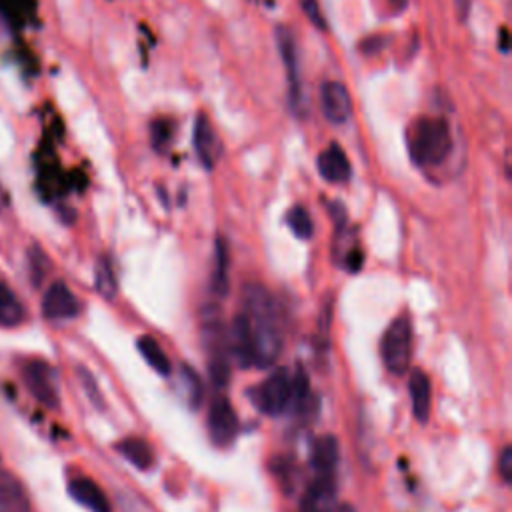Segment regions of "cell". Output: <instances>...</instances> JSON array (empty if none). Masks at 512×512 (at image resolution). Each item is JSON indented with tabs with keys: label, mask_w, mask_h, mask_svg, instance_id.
Instances as JSON below:
<instances>
[{
	"label": "cell",
	"mask_w": 512,
	"mask_h": 512,
	"mask_svg": "<svg viewBox=\"0 0 512 512\" xmlns=\"http://www.w3.org/2000/svg\"><path fill=\"white\" fill-rule=\"evenodd\" d=\"M228 352L240 368L254 366V340L246 316L240 312L234 316L228 332Z\"/></svg>",
	"instance_id": "7c38bea8"
},
{
	"label": "cell",
	"mask_w": 512,
	"mask_h": 512,
	"mask_svg": "<svg viewBox=\"0 0 512 512\" xmlns=\"http://www.w3.org/2000/svg\"><path fill=\"white\" fill-rule=\"evenodd\" d=\"M68 494L90 512H110V502L106 494L90 478H74L68 484Z\"/></svg>",
	"instance_id": "9a60e30c"
},
{
	"label": "cell",
	"mask_w": 512,
	"mask_h": 512,
	"mask_svg": "<svg viewBox=\"0 0 512 512\" xmlns=\"http://www.w3.org/2000/svg\"><path fill=\"white\" fill-rule=\"evenodd\" d=\"M26 310L16 292L0 280V326L2 328H14L24 322Z\"/></svg>",
	"instance_id": "d6986e66"
},
{
	"label": "cell",
	"mask_w": 512,
	"mask_h": 512,
	"mask_svg": "<svg viewBox=\"0 0 512 512\" xmlns=\"http://www.w3.org/2000/svg\"><path fill=\"white\" fill-rule=\"evenodd\" d=\"M338 442L334 436H322L312 450V468L316 476H334L338 466Z\"/></svg>",
	"instance_id": "ac0fdd59"
},
{
	"label": "cell",
	"mask_w": 512,
	"mask_h": 512,
	"mask_svg": "<svg viewBox=\"0 0 512 512\" xmlns=\"http://www.w3.org/2000/svg\"><path fill=\"white\" fill-rule=\"evenodd\" d=\"M316 168H318V174L332 184L348 182L352 174L348 156L338 144H330L324 152H320L316 160Z\"/></svg>",
	"instance_id": "4fadbf2b"
},
{
	"label": "cell",
	"mask_w": 512,
	"mask_h": 512,
	"mask_svg": "<svg viewBox=\"0 0 512 512\" xmlns=\"http://www.w3.org/2000/svg\"><path fill=\"white\" fill-rule=\"evenodd\" d=\"M48 268H50V262H48L46 254L42 252V248L32 246L28 250V270H30V280H32L34 286L42 284Z\"/></svg>",
	"instance_id": "d4e9b609"
},
{
	"label": "cell",
	"mask_w": 512,
	"mask_h": 512,
	"mask_svg": "<svg viewBox=\"0 0 512 512\" xmlns=\"http://www.w3.org/2000/svg\"><path fill=\"white\" fill-rule=\"evenodd\" d=\"M498 472L506 484L512 482V448L510 446H504V450L498 456Z\"/></svg>",
	"instance_id": "f1b7e54d"
},
{
	"label": "cell",
	"mask_w": 512,
	"mask_h": 512,
	"mask_svg": "<svg viewBox=\"0 0 512 512\" xmlns=\"http://www.w3.org/2000/svg\"><path fill=\"white\" fill-rule=\"evenodd\" d=\"M276 40H278V50H280V58L284 64V72H286V84H288V102L290 108L294 112H298L302 108V78H300V62H298V52H296V42L290 34V30L286 28H278L276 30Z\"/></svg>",
	"instance_id": "52a82bcc"
},
{
	"label": "cell",
	"mask_w": 512,
	"mask_h": 512,
	"mask_svg": "<svg viewBox=\"0 0 512 512\" xmlns=\"http://www.w3.org/2000/svg\"><path fill=\"white\" fill-rule=\"evenodd\" d=\"M286 222H288L290 230L294 232V236H298L300 240H308L312 236L314 224L304 206H292L286 214Z\"/></svg>",
	"instance_id": "cb8c5ba5"
},
{
	"label": "cell",
	"mask_w": 512,
	"mask_h": 512,
	"mask_svg": "<svg viewBox=\"0 0 512 512\" xmlns=\"http://www.w3.org/2000/svg\"><path fill=\"white\" fill-rule=\"evenodd\" d=\"M0 512H30V500L22 482L0 464Z\"/></svg>",
	"instance_id": "5bb4252c"
},
{
	"label": "cell",
	"mask_w": 512,
	"mask_h": 512,
	"mask_svg": "<svg viewBox=\"0 0 512 512\" xmlns=\"http://www.w3.org/2000/svg\"><path fill=\"white\" fill-rule=\"evenodd\" d=\"M194 148L198 154V160L202 162V166L206 170H210L214 166V162L218 160V138L212 130V124L208 122L206 116H198L196 124H194Z\"/></svg>",
	"instance_id": "e0dca14e"
},
{
	"label": "cell",
	"mask_w": 512,
	"mask_h": 512,
	"mask_svg": "<svg viewBox=\"0 0 512 512\" xmlns=\"http://www.w3.org/2000/svg\"><path fill=\"white\" fill-rule=\"evenodd\" d=\"M298 2H300L302 12L306 14V18H308L316 28L324 30V28H326V20H324V16H322V10H320L318 0H298Z\"/></svg>",
	"instance_id": "83f0119b"
},
{
	"label": "cell",
	"mask_w": 512,
	"mask_h": 512,
	"mask_svg": "<svg viewBox=\"0 0 512 512\" xmlns=\"http://www.w3.org/2000/svg\"><path fill=\"white\" fill-rule=\"evenodd\" d=\"M336 512H354V510H350V508H348V506H342V508H340V510H338V508H336Z\"/></svg>",
	"instance_id": "d6a6232c"
},
{
	"label": "cell",
	"mask_w": 512,
	"mask_h": 512,
	"mask_svg": "<svg viewBox=\"0 0 512 512\" xmlns=\"http://www.w3.org/2000/svg\"><path fill=\"white\" fill-rule=\"evenodd\" d=\"M382 362L388 372L400 376L406 372L412 356V326L406 316H398L386 328L380 342Z\"/></svg>",
	"instance_id": "277c9868"
},
{
	"label": "cell",
	"mask_w": 512,
	"mask_h": 512,
	"mask_svg": "<svg viewBox=\"0 0 512 512\" xmlns=\"http://www.w3.org/2000/svg\"><path fill=\"white\" fill-rule=\"evenodd\" d=\"M94 286L96 290L100 292L102 298L106 300H112L116 296V290H118V284H116V276H114V270H112V264L108 258H98L96 262V268H94Z\"/></svg>",
	"instance_id": "603a6c76"
},
{
	"label": "cell",
	"mask_w": 512,
	"mask_h": 512,
	"mask_svg": "<svg viewBox=\"0 0 512 512\" xmlns=\"http://www.w3.org/2000/svg\"><path fill=\"white\" fill-rule=\"evenodd\" d=\"M138 350L142 354V358L160 374H170V360L164 354V350L160 348V344L152 338V336H140L138 338Z\"/></svg>",
	"instance_id": "7402d4cb"
},
{
	"label": "cell",
	"mask_w": 512,
	"mask_h": 512,
	"mask_svg": "<svg viewBox=\"0 0 512 512\" xmlns=\"http://www.w3.org/2000/svg\"><path fill=\"white\" fill-rule=\"evenodd\" d=\"M80 376H82V382H84V388H86V392L90 394V398H92V402L94 404H102V396H100V392H98V386H96V382H94V378L90 376V372H86L84 368L80 370Z\"/></svg>",
	"instance_id": "f546056e"
},
{
	"label": "cell",
	"mask_w": 512,
	"mask_h": 512,
	"mask_svg": "<svg viewBox=\"0 0 512 512\" xmlns=\"http://www.w3.org/2000/svg\"><path fill=\"white\" fill-rule=\"evenodd\" d=\"M300 512H336L334 476H316L300 500Z\"/></svg>",
	"instance_id": "8fae6325"
},
{
	"label": "cell",
	"mask_w": 512,
	"mask_h": 512,
	"mask_svg": "<svg viewBox=\"0 0 512 512\" xmlns=\"http://www.w3.org/2000/svg\"><path fill=\"white\" fill-rule=\"evenodd\" d=\"M116 450L138 470H148L154 462V452H152L150 444L142 438H134V436L124 438L116 444Z\"/></svg>",
	"instance_id": "ffe728a7"
},
{
	"label": "cell",
	"mask_w": 512,
	"mask_h": 512,
	"mask_svg": "<svg viewBox=\"0 0 512 512\" xmlns=\"http://www.w3.org/2000/svg\"><path fill=\"white\" fill-rule=\"evenodd\" d=\"M80 312L76 294L60 280L52 282L42 296V314L48 320H70Z\"/></svg>",
	"instance_id": "9c48e42d"
},
{
	"label": "cell",
	"mask_w": 512,
	"mask_h": 512,
	"mask_svg": "<svg viewBox=\"0 0 512 512\" xmlns=\"http://www.w3.org/2000/svg\"><path fill=\"white\" fill-rule=\"evenodd\" d=\"M292 376L286 368H276L254 392V404L268 416H278L290 406Z\"/></svg>",
	"instance_id": "8992f818"
},
{
	"label": "cell",
	"mask_w": 512,
	"mask_h": 512,
	"mask_svg": "<svg viewBox=\"0 0 512 512\" xmlns=\"http://www.w3.org/2000/svg\"><path fill=\"white\" fill-rule=\"evenodd\" d=\"M172 136V124L166 120H156L152 124V144L156 150H164Z\"/></svg>",
	"instance_id": "4316f807"
},
{
	"label": "cell",
	"mask_w": 512,
	"mask_h": 512,
	"mask_svg": "<svg viewBox=\"0 0 512 512\" xmlns=\"http://www.w3.org/2000/svg\"><path fill=\"white\" fill-rule=\"evenodd\" d=\"M242 314L254 340V366H272L282 350V330L272 294L262 284H246L242 292Z\"/></svg>",
	"instance_id": "6da1fadb"
},
{
	"label": "cell",
	"mask_w": 512,
	"mask_h": 512,
	"mask_svg": "<svg viewBox=\"0 0 512 512\" xmlns=\"http://www.w3.org/2000/svg\"><path fill=\"white\" fill-rule=\"evenodd\" d=\"M452 148L450 126L442 118H420L412 124L408 134V150L414 164L428 168L446 160Z\"/></svg>",
	"instance_id": "7a4b0ae2"
},
{
	"label": "cell",
	"mask_w": 512,
	"mask_h": 512,
	"mask_svg": "<svg viewBox=\"0 0 512 512\" xmlns=\"http://www.w3.org/2000/svg\"><path fill=\"white\" fill-rule=\"evenodd\" d=\"M408 390H410L414 418L418 422H426L430 416V406H432V384L424 370H420V368L412 370Z\"/></svg>",
	"instance_id": "2e32d148"
},
{
	"label": "cell",
	"mask_w": 512,
	"mask_h": 512,
	"mask_svg": "<svg viewBox=\"0 0 512 512\" xmlns=\"http://www.w3.org/2000/svg\"><path fill=\"white\" fill-rule=\"evenodd\" d=\"M8 204H10V200H8V192L4 190V186L0 184V212H4L6 208H8Z\"/></svg>",
	"instance_id": "1f68e13d"
},
{
	"label": "cell",
	"mask_w": 512,
	"mask_h": 512,
	"mask_svg": "<svg viewBox=\"0 0 512 512\" xmlns=\"http://www.w3.org/2000/svg\"><path fill=\"white\" fill-rule=\"evenodd\" d=\"M206 424H208V434L212 442L218 446H228L236 438L238 418L228 398L218 396L216 400H212Z\"/></svg>",
	"instance_id": "ba28073f"
},
{
	"label": "cell",
	"mask_w": 512,
	"mask_h": 512,
	"mask_svg": "<svg viewBox=\"0 0 512 512\" xmlns=\"http://www.w3.org/2000/svg\"><path fill=\"white\" fill-rule=\"evenodd\" d=\"M182 386L186 390V400L190 402V406L196 408L202 400V382L188 366H182Z\"/></svg>",
	"instance_id": "484cf974"
},
{
	"label": "cell",
	"mask_w": 512,
	"mask_h": 512,
	"mask_svg": "<svg viewBox=\"0 0 512 512\" xmlns=\"http://www.w3.org/2000/svg\"><path fill=\"white\" fill-rule=\"evenodd\" d=\"M468 6H470V0H456V8H458V14H460V20L466 18Z\"/></svg>",
	"instance_id": "4dcf8cb0"
},
{
	"label": "cell",
	"mask_w": 512,
	"mask_h": 512,
	"mask_svg": "<svg viewBox=\"0 0 512 512\" xmlns=\"http://www.w3.org/2000/svg\"><path fill=\"white\" fill-rule=\"evenodd\" d=\"M320 108L330 124H346L352 116V100L342 82L328 80L320 86Z\"/></svg>",
	"instance_id": "30bf717a"
},
{
	"label": "cell",
	"mask_w": 512,
	"mask_h": 512,
	"mask_svg": "<svg viewBox=\"0 0 512 512\" xmlns=\"http://www.w3.org/2000/svg\"><path fill=\"white\" fill-rule=\"evenodd\" d=\"M210 286L216 296H226V292H228V248L222 238H218V242H216Z\"/></svg>",
	"instance_id": "44dd1931"
},
{
	"label": "cell",
	"mask_w": 512,
	"mask_h": 512,
	"mask_svg": "<svg viewBox=\"0 0 512 512\" xmlns=\"http://www.w3.org/2000/svg\"><path fill=\"white\" fill-rule=\"evenodd\" d=\"M200 334L206 350L208 372L216 386H224L228 382V334L224 328L222 312L216 304H208L200 314Z\"/></svg>",
	"instance_id": "3957f363"
},
{
	"label": "cell",
	"mask_w": 512,
	"mask_h": 512,
	"mask_svg": "<svg viewBox=\"0 0 512 512\" xmlns=\"http://www.w3.org/2000/svg\"><path fill=\"white\" fill-rule=\"evenodd\" d=\"M24 386L46 408H56L60 402L56 370L42 358H28L20 368Z\"/></svg>",
	"instance_id": "5b68a950"
}]
</instances>
